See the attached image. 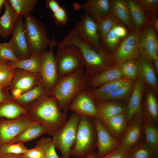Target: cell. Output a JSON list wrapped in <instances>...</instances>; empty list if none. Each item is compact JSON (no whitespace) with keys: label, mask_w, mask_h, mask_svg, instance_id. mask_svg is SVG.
<instances>
[{"label":"cell","mask_w":158,"mask_h":158,"mask_svg":"<svg viewBox=\"0 0 158 158\" xmlns=\"http://www.w3.org/2000/svg\"><path fill=\"white\" fill-rule=\"evenodd\" d=\"M0 158H25L23 154H13L0 155Z\"/></svg>","instance_id":"cell-51"},{"label":"cell","mask_w":158,"mask_h":158,"mask_svg":"<svg viewBox=\"0 0 158 158\" xmlns=\"http://www.w3.org/2000/svg\"><path fill=\"white\" fill-rule=\"evenodd\" d=\"M147 114L144 117L148 122L157 125L158 117V106L156 99L152 93H149L146 101Z\"/></svg>","instance_id":"cell-34"},{"label":"cell","mask_w":158,"mask_h":158,"mask_svg":"<svg viewBox=\"0 0 158 158\" xmlns=\"http://www.w3.org/2000/svg\"><path fill=\"white\" fill-rule=\"evenodd\" d=\"M41 83L40 74L30 73L23 69L15 68L13 76L10 86L13 98L33 88Z\"/></svg>","instance_id":"cell-13"},{"label":"cell","mask_w":158,"mask_h":158,"mask_svg":"<svg viewBox=\"0 0 158 158\" xmlns=\"http://www.w3.org/2000/svg\"><path fill=\"white\" fill-rule=\"evenodd\" d=\"M26 107L28 114L45 127L50 135L53 136L67 120L55 97L45 94Z\"/></svg>","instance_id":"cell-2"},{"label":"cell","mask_w":158,"mask_h":158,"mask_svg":"<svg viewBox=\"0 0 158 158\" xmlns=\"http://www.w3.org/2000/svg\"><path fill=\"white\" fill-rule=\"evenodd\" d=\"M97 139L96 129L92 118L81 116L71 156L86 158L97 148Z\"/></svg>","instance_id":"cell-4"},{"label":"cell","mask_w":158,"mask_h":158,"mask_svg":"<svg viewBox=\"0 0 158 158\" xmlns=\"http://www.w3.org/2000/svg\"><path fill=\"white\" fill-rule=\"evenodd\" d=\"M150 25L153 27L156 32L158 31V19L156 16L149 18Z\"/></svg>","instance_id":"cell-50"},{"label":"cell","mask_w":158,"mask_h":158,"mask_svg":"<svg viewBox=\"0 0 158 158\" xmlns=\"http://www.w3.org/2000/svg\"><path fill=\"white\" fill-rule=\"evenodd\" d=\"M55 59L58 80L84 66L80 51L76 47L72 45H66L58 47Z\"/></svg>","instance_id":"cell-6"},{"label":"cell","mask_w":158,"mask_h":158,"mask_svg":"<svg viewBox=\"0 0 158 158\" xmlns=\"http://www.w3.org/2000/svg\"><path fill=\"white\" fill-rule=\"evenodd\" d=\"M144 118L141 113L135 116L129 122L120 141L119 147L126 152L136 145L145 141Z\"/></svg>","instance_id":"cell-10"},{"label":"cell","mask_w":158,"mask_h":158,"mask_svg":"<svg viewBox=\"0 0 158 158\" xmlns=\"http://www.w3.org/2000/svg\"><path fill=\"white\" fill-rule=\"evenodd\" d=\"M74 28L77 35L83 40L98 48L105 49L102 44L97 24L87 13L80 15V20Z\"/></svg>","instance_id":"cell-11"},{"label":"cell","mask_w":158,"mask_h":158,"mask_svg":"<svg viewBox=\"0 0 158 158\" xmlns=\"http://www.w3.org/2000/svg\"><path fill=\"white\" fill-rule=\"evenodd\" d=\"M132 83L131 81L95 100L97 102L122 99L129 94L132 88Z\"/></svg>","instance_id":"cell-38"},{"label":"cell","mask_w":158,"mask_h":158,"mask_svg":"<svg viewBox=\"0 0 158 158\" xmlns=\"http://www.w3.org/2000/svg\"><path fill=\"white\" fill-rule=\"evenodd\" d=\"M2 88L0 87V104L7 99V97L4 93Z\"/></svg>","instance_id":"cell-52"},{"label":"cell","mask_w":158,"mask_h":158,"mask_svg":"<svg viewBox=\"0 0 158 158\" xmlns=\"http://www.w3.org/2000/svg\"><path fill=\"white\" fill-rule=\"evenodd\" d=\"M58 43L54 38L51 40L49 49L42 53L40 75L41 83L47 94L55 87L58 81L57 71L53 48Z\"/></svg>","instance_id":"cell-8"},{"label":"cell","mask_w":158,"mask_h":158,"mask_svg":"<svg viewBox=\"0 0 158 158\" xmlns=\"http://www.w3.org/2000/svg\"><path fill=\"white\" fill-rule=\"evenodd\" d=\"M42 52L32 54L27 59L19 60L15 62H11L12 66L14 69H20L30 73L40 74Z\"/></svg>","instance_id":"cell-27"},{"label":"cell","mask_w":158,"mask_h":158,"mask_svg":"<svg viewBox=\"0 0 158 158\" xmlns=\"http://www.w3.org/2000/svg\"><path fill=\"white\" fill-rule=\"evenodd\" d=\"M90 77L84 67L59 79L54 88L47 95L55 97L60 110L66 113L72 102L81 91L90 90Z\"/></svg>","instance_id":"cell-3"},{"label":"cell","mask_w":158,"mask_h":158,"mask_svg":"<svg viewBox=\"0 0 158 158\" xmlns=\"http://www.w3.org/2000/svg\"><path fill=\"white\" fill-rule=\"evenodd\" d=\"M114 27L109 31L102 41L105 49L106 48L110 50L114 49L117 47L121 39L116 33Z\"/></svg>","instance_id":"cell-42"},{"label":"cell","mask_w":158,"mask_h":158,"mask_svg":"<svg viewBox=\"0 0 158 158\" xmlns=\"http://www.w3.org/2000/svg\"><path fill=\"white\" fill-rule=\"evenodd\" d=\"M26 106L16 101L13 98L0 104V118L13 119L28 115Z\"/></svg>","instance_id":"cell-21"},{"label":"cell","mask_w":158,"mask_h":158,"mask_svg":"<svg viewBox=\"0 0 158 158\" xmlns=\"http://www.w3.org/2000/svg\"><path fill=\"white\" fill-rule=\"evenodd\" d=\"M23 17L24 33L31 54L42 52L49 46L51 42L44 25L30 14Z\"/></svg>","instance_id":"cell-5"},{"label":"cell","mask_w":158,"mask_h":158,"mask_svg":"<svg viewBox=\"0 0 158 158\" xmlns=\"http://www.w3.org/2000/svg\"><path fill=\"white\" fill-rule=\"evenodd\" d=\"M23 16L20 15L8 42L15 55L20 60L29 58L31 55L25 37L23 28Z\"/></svg>","instance_id":"cell-16"},{"label":"cell","mask_w":158,"mask_h":158,"mask_svg":"<svg viewBox=\"0 0 158 158\" xmlns=\"http://www.w3.org/2000/svg\"><path fill=\"white\" fill-rule=\"evenodd\" d=\"M126 158H155L158 156L145 141L133 146L126 152Z\"/></svg>","instance_id":"cell-33"},{"label":"cell","mask_w":158,"mask_h":158,"mask_svg":"<svg viewBox=\"0 0 158 158\" xmlns=\"http://www.w3.org/2000/svg\"><path fill=\"white\" fill-rule=\"evenodd\" d=\"M76 8H83L95 21L109 15L110 11V1L87 0Z\"/></svg>","instance_id":"cell-20"},{"label":"cell","mask_w":158,"mask_h":158,"mask_svg":"<svg viewBox=\"0 0 158 158\" xmlns=\"http://www.w3.org/2000/svg\"><path fill=\"white\" fill-rule=\"evenodd\" d=\"M144 89L143 83L139 79L136 81L133 91L126 111L128 123L141 111V103Z\"/></svg>","instance_id":"cell-22"},{"label":"cell","mask_w":158,"mask_h":158,"mask_svg":"<svg viewBox=\"0 0 158 158\" xmlns=\"http://www.w3.org/2000/svg\"><path fill=\"white\" fill-rule=\"evenodd\" d=\"M126 152L118 147L100 158H126Z\"/></svg>","instance_id":"cell-47"},{"label":"cell","mask_w":158,"mask_h":158,"mask_svg":"<svg viewBox=\"0 0 158 158\" xmlns=\"http://www.w3.org/2000/svg\"><path fill=\"white\" fill-rule=\"evenodd\" d=\"M5 11L0 16V36L4 38L12 35L20 15L13 9L9 0L4 4Z\"/></svg>","instance_id":"cell-19"},{"label":"cell","mask_w":158,"mask_h":158,"mask_svg":"<svg viewBox=\"0 0 158 158\" xmlns=\"http://www.w3.org/2000/svg\"><path fill=\"white\" fill-rule=\"evenodd\" d=\"M14 70L10 61H0V87L3 88L10 86Z\"/></svg>","instance_id":"cell-36"},{"label":"cell","mask_w":158,"mask_h":158,"mask_svg":"<svg viewBox=\"0 0 158 158\" xmlns=\"http://www.w3.org/2000/svg\"><path fill=\"white\" fill-rule=\"evenodd\" d=\"M37 123L29 114L13 119L0 118V145L11 141L29 126Z\"/></svg>","instance_id":"cell-9"},{"label":"cell","mask_w":158,"mask_h":158,"mask_svg":"<svg viewBox=\"0 0 158 158\" xmlns=\"http://www.w3.org/2000/svg\"><path fill=\"white\" fill-rule=\"evenodd\" d=\"M126 2L130 12L134 30L140 32L144 28L150 25V18L138 0H128Z\"/></svg>","instance_id":"cell-18"},{"label":"cell","mask_w":158,"mask_h":158,"mask_svg":"<svg viewBox=\"0 0 158 158\" xmlns=\"http://www.w3.org/2000/svg\"><path fill=\"white\" fill-rule=\"evenodd\" d=\"M102 123L109 133L120 140L128 123L126 111L115 115Z\"/></svg>","instance_id":"cell-23"},{"label":"cell","mask_w":158,"mask_h":158,"mask_svg":"<svg viewBox=\"0 0 158 158\" xmlns=\"http://www.w3.org/2000/svg\"><path fill=\"white\" fill-rule=\"evenodd\" d=\"M46 7L54 12L60 7L59 1L56 0H47L45 3Z\"/></svg>","instance_id":"cell-48"},{"label":"cell","mask_w":158,"mask_h":158,"mask_svg":"<svg viewBox=\"0 0 158 158\" xmlns=\"http://www.w3.org/2000/svg\"><path fill=\"white\" fill-rule=\"evenodd\" d=\"M109 14L121 21L132 32L134 31L131 15L126 1H110Z\"/></svg>","instance_id":"cell-25"},{"label":"cell","mask_w":158,"mask_h":158,"mask_svg":"<svg viewBox=\"0 0 158 158\" xmlns=\"http://www.w3.org/2000/svg\"><path fill=\"white\" fill-rule=\"evenodd\" d=\"M81 115L73 112L69 119L53 135L55 148L58 149L62 158H70L71 150L75 141L78 124Z\"/></svg>","instance_id":"cell-7"},{"label":"cell","mask_w":158,"mask_h":158,"mask_svg":"<svg viewBox=\"0 0 158 158\" xmlns=\"http://www.w3.org/2000/svg\"><path fill=\"white\" fill-rule=\"evenodd\" d=\"M71 45L80 51L84 62L85 70L90 77L109 68L110 55L105 49H100L85 42L77 35L75 28L71 29L58 43V47Z\"/></svg>","instance_id":"cell-1"},{"label":"cell","mask_w":158,"mask_h":158,"mask_svg":"<svg viewBox=\"0 0 158 158\" xmlns=\"http://www.w3.org/2000/svg\"><path fill=\"white\" fill-rule=\"evenodd\" d=\"M134 60H128L120 64V67L124 76L128 79L134 78L138 73L137 61Z\"/></svg>","instance_id":"cell-41"},{"label":"cell","mask_w":158,"mask_h":158,"mask_svg":"<svg viewBox=\"0 0 158 158\" xmlns=\"http://www.w3.org/2000/svg\"><path fill=\"white\" fill-rule=\"evenodd\" d=\"M19 60L8 42L0 44V61H8L15 62Z\"/></svg>","instance_id":"cell-43"},{"label":"cell","mask_w":158,"mask_h":158,"mask_svg":"<svg viewBox=\"0 0 158 158\" xmlns=\"http://www.w3.org/2000/svg\"><path fill=\"white\" fill-rule=\"evenodd\" d=\"M153 62L154 63L155 66V67L157 71L158 72V58H157L155 59Z\"/></svg>","instance_id":"cell-55"},{"label":"cell","mask_w":158,"mask_h":158,"mask_svg":"<svg viewBox=\"0 0 158 158\" xmlns=\"http://www.w3.org/2000/svg\"><path fill=\"white\" fill-rule=\"evenodd\" d=\"M47 131L46 128L41 124L38 123H35L29 126L9 142L23 143L35 139Z\"/></svg>","instance_id":"cell-28"},{"label":"cell","mask_w":158,"mask_h":158,"mask_svg":"<svg viewBox=\"0 0 158 158\" xmlns=\"http://www.w3.org/2000/svg\"><path fill=\"white\" fill-rule=\"evenodd\" d=\"M124 76L119 67L109 68L91 77L89 87L90 90L95 89L108 83L123 78Z\"/></svg>","instance_id":"cell-24"},{"label":"cell","mask_w":158,"mask_h":158,"mask_svg":"<svg viewBox=\"0 0 158 158\" xmlns=\"http://www.w3.org/2000/svg\"><path fill=\"white\" fill-rule=\"evenodd\" d=\"M138 1L150 18L156 16L158 10V0H139Z\"/></svg>","instance_id":"cell-44"},{"label":"cell","mask_w":158,"mask_h":158,"mask_svg":"<svg viewBox=\"0 0 158 158\" xmlns=\"http://www.w3.org/2000/svg\"><path fill=\"white\" fill-rule=\"evenodd\" d=\"M28 149L23 143L7 142L0 145V155L9 154H23Z\"/></svg>","instance_id":"cell-40"},{"label":"cell","mask_w":158,"mask_h":158,"mask_svg":"<svg viewBox=\"0 0 158 158\" xmlns=\"http://www.w3.org/2000/svg\"><path fill=\"white\" fill-rule=\"evenodd\" d=\"M143 129L145 142L158 155V130L157 126L147 122L144 119Z\"/></svg>","instance_id":"cell-31"},{"label":"cell","mask_w":158,"mask_h":158,"mask_svg":"<svg viewBox=\"0 0 158 158\" xmlns=\"http://www.w3.org/2000/svg\"><path fill=\"white\" fill-rule=\"evenodd\" d=\"M99 33L102 41L109 31L118 24L119 20L113 16L109 14L96 21Z\"/></svg>","instance_id":"cell-37"},{"label":"cell","mask_w":158,"mask_h":158,"mask_svg":"<svg viewBox=\"0 0 158 158\" xmlns=\"http://www.w3.org/2000/svg\"><path fill=\"white\" fill-rule=\"evenodd\" d=\"M114 27L116 33L120 38H123L127 35V30L123 26L118 24Z\"/></svg>","instance_id":"cell-49"},{"label":"cell","mask_w":158,"mask_h":158,"mask_svg":"<svg viewBox=\"0 0 158 158\" xmlns=\"http://www.w3.org/2000/svg\"><path fill=\"white\" fill-rule=\"evenodd\" d=\"M15 11L23 16L30 14L35 8L37 0H9Z\"/></svg>","instance_id":"cell-35"},{"label":"cell","mask_w":158,"mask_h":158,"mask_svg":"<svg viewBox=\"0 0 158 158\" xmlns=\"http://www.w3.org/2000/svg\"><path fill=\"white\" fill-rule=\"evenodd\" d=\"M131 81L129 79L122 78L108 83L95 89L86 90L95 100Z\"/></svg>","instance_id":"cell-29"},{"label":"cell","mask_w":158,"mask_h":158,"mask_svg":"<svg viewBox=\"0 0 158 158\" xmlns=\"http://www.w3.org/2000/svg\"><path fill=\"white\" fill-rule=\"evenodd\" d=\"M140 33L134 30L123 40L115 52L114 58L117 63L120 65L128 60L138 58Z\"/></svg>","instance_id":"cell-14"},{"label":"cell","mask_w":158,"mask_h":158,"mask_svg":"<svg viewBox=\"0 0 158 158\" xmlns=\"http://www.w3.org/2000/svg\"><path fill=\"white\" fill-rule=\"evenodd\" d=\"M47 93L41 83L21 94L18 97L13 98L18 103L25 106L30 104Z\"/></svg>","instance_id":"cell-32"},{"label":"cell","mask_w":158,"mask_h":158,"mask_svg":"<svg viewBox=\"0 0 158 158\" xmlns=\"http://www.w3.org/2000/svg\"><path fill=\"white\" fill-rule=\"evenodd\" d=\"M23 155L25 158H44L42 150L37 145L33 148L28 149L26 152Z\"/></svg>","instance_id":"cell-46"},{"label":"cell","mask_w":158,"mask_h":158,"mask_svg":"<svg viewBox=\"0 0 158 158\" xmlns=\"http://www.w3.org/2000/svg\"><path fill=\"white\" fill-rule=\"evenodd\" d=\"M156 31L151 25L141 31L138 42L139 54L150 63L158 58V41Z\"/></svg>","instance_id":"cell-12"},{"label":"cell","mask_w":158,"mask_h":158,"mask_svg":"<svg viewBox=\"0 0 158 158\" xmlns=\"http://www.w3.org/2000/svg\"><path fill=\"white\" fill-rule=\"evenodd\" d=\"M92 118L97 133V152L98 158H100L119 147L120 141L109 133L97 118Z\"/></svg>","instance_id":"cell-15"},{"label":"cell","mask_w":158,"mask_h":158,"mask_svg":"<svg viewBox=\"0 0 158 158\" xmlns=\"http://www.w3.org/2000/svg\"><path fill=\"white\" fill-rule=\"evenodd\" d=\"M73 112L81 116L97 118V104L86 90L80 92L71 102L69 109Z\"/></svg>","instance_id":"cell-17"},{"label":"cell","mask_w":158,"mask_h":158,"mask_svg":"<svg viewBox=\"0 0 158 158\" xmlns=\"http://www.w3.org/2000/svg\"><path fill=\"white\" fill-rule=\"evenodd\" d=\"M36 145L42 149L44 158H61L57 154L52 139L50 138L42 137L36 142Z\"/></svg>","instance_id":"cell-39"},{"label":"cell","mask_w":158,"mask_h":158,"mask_svg":"<svg viewBox=\"0 0 158 158\" xmlns=\"http://www.w3.org/2000/svg\"><path fill=\"white\" fill-rule=\"evenodd\" d=\"M6 0H0V13L2 12V6L4 5Z\"/></svg>","instance_id":"cell-54"},{"label":"cell","mask_w":158,"mask_h":158,"mask_svg":"<svg viewBox=\"0 0 158 158\" xmlns=\"http://www.w3.org/2000/svg\"><path fill=\"white\" fill-rule=\"evenodd\" d=\"M137 63L138 72L142 78L150 86L155 87L157 85V79L152 65L142 58H139Z\"/></svg>","instance_id":"cell-30"},{"label":"cell","mask_w":158,"mask_h":158,"mask_svg":"<svg viewBox=\"0 0 158 158\" xmlns=\"http://www.w3.org/2000/svg\"><path fill=\"white\" fill-rule=\"evenodd\" d=\"M96 102L97 109V118L102 122L126 111V107L121 103L111 101Z\"/></svg>","instance_id":"cell-26"},{"label":"cell","mask_w":158,"mask_h":158,"mask_svg":"<svg viewBox=\"0 0 158 158\" xmlns=\"http://www.w3.org/2000/svg\"><path fill=\"white\" fill-rule=\"evenodd\" d=\"M86 158H98L97 152L95 151L89 154Z\"/></svg>","instance_id":"cell-53"},{"label":"cell","mask_w":158,"mask_h":158,"mask_svg":"<svg viewBox=\"0 0 158 158\" xmlns=\"http://www.w3.org/2000/svg\"><path fill=\"white\" fill-rule=\"evenodd\" d=\"M155 158H158V156L156 157Z\"/></svg>","instance_id":"cell-56"},{"label":"cell","mask_w":158,"mask_h":158,"mask_svg":"<svg viewBox=\"0 0 158 158\" xmlns=\"http://www.w3.org/2000/svg\"><path fill=\"white\" fill-rule=\"evenodd\" d=\"M51 16L56 25H65L68 20V14L64 6H61L58 10L53 13Z\"/></svg>","instance_id":"cell-45"}]
</instances>
